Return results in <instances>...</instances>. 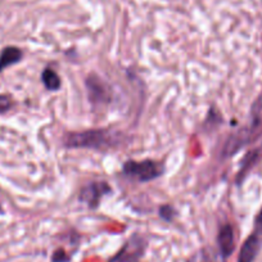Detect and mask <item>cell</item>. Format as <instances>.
<instances>
[{
  "mask_svg": "<svg viewBox=\"0 0 262 262\" xmlns=\"http://www.w3.org/2000/svg\"><path fill=\"white\" fill-rule=\"evenodd\" d=\"M117 139L112 133L107 130H90L85 133L69 134L64 139V144L70 148H93V149H104L112 147Z\"/></svg>",
  "mask_w": 262,
  "mask_h": 262,
  "instance_id": "cell-1",
  "label": "cell"
},
{
  "mask_svg": "<svg viewBox=\"0 0 262 262\" xmlns=\"http://www.w3.org/2000/svg\"><path fill=\"white\" fill-rule=\"evenodd\" d=\"M123 171H125L126 175L131 176V178H135L139 181H149L162 175L163 167L162 165L150 160L142 161V162L128 161L123 166Z\"/></svg>",
  "mask_w": 262,
  "mask_h": 262,
  "instance_id": "cell-2",
  "label": "cell"
},
{
  "mask_svg": "<svg viewBox=\"0 0 262 262\" xmlns=\"http://www.w3.org/2000/svg\"><path fill=\"white\" fill-rule=\"evenodd\" d=\"M145 243L139 236L131 238L117 254L112 257L108 262H142L144 256Z\"/></svg>",
  "mask_w": 262,
  "mask_h": 262,
  "instance_id": "cell-3",
  "label": "cell"
},
{
  "mask_svg": "<svg viewBox=\"0 0 262 262\" xmlns=\"http://www.w3.org/2000/svg\"><path fill=\"white\" fill-rule=\"evenodd\" d=\"M110 191V186L104 183H94L88 185L84 190L81 191V201L86 202L88 205L95 207L104 194Z\"/></svg>",
  "mask_w": 262,
  "mask_h": 262,
  "instance_id": "cell-4",
  "label": "cell"
},
{
  "mask_svg": "<svg viewBox=\"0 0 262 262\" xmlns=\"http://www.w3.org/2000/svg\"><path fill=\"white\" fill-rule=\"evenodd\" d=\"M219 248L224 258H228L231 256L235 248V239H234V231L230 225H225L221 228L219 233Z\"/></svg>",
  "mask_w": 262,
  "mask_h": 262,
  "instance_id": "cell-5",
  "label": "cell"
},
{
  "mask_svg": "<svg viewBox=\"0 0 262 262\" xmlns=\"http://www.w3.org/2000/svg\"><path fill=\"white\" fill-rule=\"evenodd\" d=\"M261 239L256 235V234H252L244 244L242 246L241 253H239L238 262H253V259L256 258L257 253H258L259 248H261Z\"/></svg>",
  "mask_w": 262,
  "mask_h": 262,
  "instance_id": "cell-6",
  "label": "cell"
},
{
  "mask_svg": "<svg viewBox=\"0 0 262 262\" xmlns=\"http://www.w3.org/2000/svg\"><path fill=\"white\" fill-rule=\"evenodd\" d=\"M22 58V52L18 49V48L14 47H8L2 52L0 54V71L9 66L14 64V63L19 62Z\"/></svg>",
  "mask_w": 262,
  "mask_h": 262,
  "instance_id": "cell-7",
  "label": "cell"
},
{
  "mask_svg": "<svg viewBox=\"0 0 262 262\" xmlns=\"http://www.w3.org/2000/svg\"><path fill=\"white\" fill-rule=\"evenodd\" d=\"M42 82H44L45 88H47L48 90H53V92L60 86L59 77H58V75L50 69H47L42 72Z\"/></svg>",
  "mask_w": 262,
  "mask_h": 262,
  "instance_id": "cell-8",
  "label": "cell"
},
{
  "mask_svg": "<svg viewBox=\"0 0 262 262\" xmlns=\"http://www.w3.org/2000/svg\"><path fill=\"white\" fill-rule=\"evenodd\" d=\"M252 121H253L254 127L262 125V95L254 103L253 110H252Z\"/></svg>",
  "mask_w": 262,
  "mask_h": 262,
  "instance_id": "cell-9",
  "label": "cell"
},
{
  "mask_svg": "<svg viewBox=\"0 0 262 262\" xmlns=\"http://www.w3.org/2000/svg\"><path fill=\"white\" fill-rule=\"evenodd\" d=\"M70 257L63 249H57L53 254V262H69Z\"/></svg>",
  "mask_w": 262,
  "mask_h": 262,
  "instance_id": "cell-10",
  "label": "cell"
},
{
  "mask_svg": "<svg viewBox=\"0 0 262 262\" xmlns=\"http://www.w3.org/2000/svg\"><path fill=\"white\" fill-rule=\"evenodd\" d=\"M9 107H11V100H9V98L0 95V112H4Z\"/></svg>",
  "mask_w": 262,
  "mask_h": 262,
  "instance_id": "cell-11",
  "label": "cell"
},
{
  "mask_svg": "<svg viewBox=\"0 0 262 262\" xmlns=\"http://www.w3.org/2000/svg\"><path fill=\"white\" fill-rule=\"evenodd\" d=\"M171 213H172V208L170 206H163V207H161V216L165 217L166 220H171L172 219Z\"/></svg>",
  "mask_w": 262,
  "mask_h": 262,
  "instance_id": "cell-12",
  "label": "cell"
},
{
  "mask_svg": "<svg viewBox=\"0 0 262 262\" xmlns=\"http://www.w3.org/2000/svg\"><path fill=\"white\" fill-rule=\"evenodd\" d=\"M254 234H256V235L258 236V238L261 239V242H262V221L258 224V228H257V230L254 231Z\"/></svg>",
  "mask_w": 262,
  "mask_h": 262,
  "instance_id": "cell-13",
  "label": "cell"
},
{
  "mask_svg": "<svg viewBox=\"0 0 262 262\" xmlns=\"http://www.w3.org/2000/svg\"><path fill=\"white\" fill-rule=\"evenodd\" d=\"M261 217H262V210H261Z\"/></svg>",
  "mask_w": 262,
  "mask_h": 262,
  "instance_id": "cell-14",
  "label": "cell"
}]
</instances>
